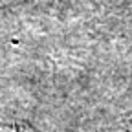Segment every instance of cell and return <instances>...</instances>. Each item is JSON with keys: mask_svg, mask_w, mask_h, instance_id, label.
I'll return each mask as SVG.
<instances>
[{"mask_svg": "<svg viewBox=\"0 0 132 132\" xmlns=\"http://www.w3.org/2000/svg\"><path fill=\"white\" fill-rule=\"evenodd\" d=\"M7 132H31L29 128H9Z\"/></svg>", "mask_w": 132, "mask_h": 132, "instance_id": "1", "label": "cell"}]
</instances>
